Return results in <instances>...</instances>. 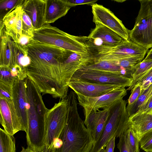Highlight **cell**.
<instances>
[{
  "mask_svg": "<svg viewBox=\"0 0 152 152\" xmlns=\"http://www.w3.org/2000/svg\"><path fill=\"white\" fill-rule=\"evenodd\" d=\"M145 60H152V48L147 53V55L144 59Z\"/></svg>",
  "mask_w": 152,
  "mask_h": 152,
  "instance_id": "obj_41",
  "label": "cell"
},
{
  "mask_svg": "<svg viewBox=\"0 0 152 152\" xmlns=\"http://www.w3.org/2000/svg\"><path fill=\"white\" fill-rule=\"evenodd\" d=\"M152 67V60L144 59L136 66L135 71L132 75V82L127 90H131L143 75Z\"/></svg>",
  "mask_w": 152,
  "mask_h": 152,
  "instance_id": "obj_22",
  "label": "cell"
},
{
  "mask_svg": "<svg viewBox=\"0 0 152 152\" xmlns=\"http://www.w3.org/2000/svg\"><path fill=\"white\" fill-rule=\"evenodd\" d=\"M63 145V142L59 138L56 139L54 141L52 146L54 150L59 149Z\"/></svg>",
  "mask_w": 152,
  "mask_h": 152,
  "instance_id": "obj_39",
  "label": "cell"
},
{
  "mask_svg": "<svg viewBox=\"0 0 152 152\" xmlns=\"http://www.w3.org/2000/svg\"><path fill=\"white\" fill-rule=\"evenodd\" d=\"M129 39L145 48H152V15L136 18L134 28L129 30Z\"/></svg>",
  "mask_w": 152,
  "mask_h": 152,
  "instance_id": "obj_15",
  "label": "cell"
},
{
  "mask_svg": "<svg viewBox=\"0 0 152 152\" xmlns=\"http://www.w3.org/2000/svg\"><path fill=\"white\" fill-rule=\"evenodd\" d=\"M0 123L8 134L14 135L20 131H25L13 99L0 96Z\"/></svg>",
  "mask_w": 152,
  "mask_h": 152,
  "instance_id": "obj_12",
  "label": "cell"
},
{
  "mask_svg": "<svg viewBox=\"0 0 152 152\" xmlns=\"http://www.w3.org/2000/svg\"><path fill=\"white\" fill-rule=\"evenodd\" d=\"M91 60L89 55L65 50L62 62L63 79L67 90H68V84L73 75L82 66L89 64Z\"/></svg>",
  "mask_w": 152,
  "mask_h": 152,
  "instance_id": "obj_13",
  "label": "cell"
},
{
  "mask_svg": "<svg viewBox=\"0 0 152 152\" xmlns=\"http://www.w3.org/2000/svg\"><path fill=\"white\" fill-rule=\"evenodd\" d=\"M129 145L134 152H140V140L135 132L130 127L126 131Z\"/></svg>",
  "mask_w": 152,
  "mask_h": 152,
  "instance_id": "obj_29",
  "label": "cell"
},
{
  "mask_svg": "<svg viewBox=\"0 0 152 152\" xmlns=\"http://www.w3.org/2000/svg\"><path fill=\"white\" fill-rule=\"evenodd\" d=\"M13 87L0 82V96L7 99H13Z\"/></svg>",
  "mask_w": 152,
  "mask_h": 152,
  "instance_id": "obj_35",
  "label": "cell"
},
{
  "mask_svg": "<svg viewBox=\"0 0 152 152\" xmlns=\"http://www.w3.org/2000/svg\"><path fill=\"white\" fill-rule=\"evenodd\" d=\"M140 147L145 152H152V129L142 136L140 140Z\"/></svg>",
  "mask_w": 152,
  "mask_h": 152,
  "instance_id": "obj_30",
  "label": "cell"
},
{
  "mask_svg": "<svg viewBox=\"0 0 152 152\" xmlns=\"http://www.w3.org/2000/svg\"><path fill=\"white\" fill-rule=\"evenodd\" d=\"M30 149L28 147L25 148L24 147H22V150L20 152H29Z\"/></svg>",
  "mask_w": 152,
  "mask_h": 152,
  "instance_id": "obj_42",
  "label": "cell"
},
{
  "mask_svg": "<svg viewBox=\"0 0 152 152\" xmlns=\"http://www.w3.org/2000/svg\"><path fill=\"white\" fill-rule=\"evenodd\" d=\"M137 84L141 86L142 91L147 89L152 84V67L143 75Z\"/></svg>",
  "mask_w": 152,
  "mask_h": 152,
  "instance_id": "obj_32",
  "label": "cell"
},
{
  "mask_svg": "<svg viewBox=\"0 0 152 152\" xmlns=\"http://www.w3.org/2000/svg\"><path fill=\"white\" fill-rule=\"evenodd\" d=\"M34 28L29 16L23 11L22 14V34L33 37Z\"/></svg>",
  "mask_w": 152,
  "mask_h": 152,
  "instance_id": "obj_28",
  "label": "cell"
},
{
  "mask_svg": "<svg viewBox=\"0 0 152 152\" xmlns=\"http://www.w3.org/2000/svg\"><path fill=\"white\" fill-rule=\"evenodd\" d=\"M67 101L66 98L48 109L45 118V145L51 147L56 138H59L66 122Z\"/></svg>",
  "mask_w": 152,
  "mask_h": 152,
  "instance_id": "obj_6",
  "label": "cell"
},
{
  "mask_svg": "<svg viewBox=\"0 0 152 152\" xmlns=\"http://www.w3.org/2000/svg\"><path fill=\"white\" fill-rule=\"evenodd\" d=\"M106 146L103 147L99 152H106L105 148Z\"/></svg>",
  "mask_w": 152,
  "mask_h": 152,
  "instance_id": "obj_43",
  "label": "cell"
},
{
  "mask_svg": "<svg viewBox=\"0 0 152 152\" xmlns=\"http://www.w3.org/2000/svg\"><path fill=\"white\" fill-rule=\"evenodd\" d=\"M116 137H112L109 140L106 145V152H113L115 147V140Z\"/></svg>",
  "mask_w": 152,
  "mask_h": 152,
  "instance_id": "obj_38",
  "label": "cell"
},
{
  "mask_svg": "<svg viewBox=\"0 0 152 152\" xmlns=\"http://www.w3.org/2000/svg\"><path fill=\"white\" fill-rule=\"evenodd\" d=\"M131 127L136 134L139 140L145 133L152 129V111L135 114L129 117Z\"/></svg>",
  "mask_w": 152,
  "mask_h": 152,
  "instance_id": "obj_20",
  "label": "cell"
},
{
  "mask_svg": "<svg viewBox=\"0 0 152 152\" xmlns=\"http://www.w3.org/2000/svg\"><path fill=\"white\" fill-rule=\"evenodd\" d=\"M13 97L16 109L26 133L28 125V103L24 80H18L14 85Z\"/></svg>",
  "mask_w": 152,
  "mask_h": 152,
  "instance_id": "obj_18",
  "label": "cell"
},
{
  "mask_svg": "<svg viewBox=\"0 0 152 152\" xmlns=\"http://www.w3.org/2000/svg\"><path fill=\"white\" fill-rule=\"evenodd\" d=\"M23 0H0V10L1 16L2 15V19L4 17L10 10L20 4Z\"/></svg>",
  "mask_w": 152,
  "mask_h": 152,
  "instance_id": "obj_27",
  "label": "cell"
},
{
  "mask_svg": "<svg viewBox=\"0 0 152 152\" xmlns=\"http://www.w3.org/2000/svg\"><path fill=\"white\" fill-rule=\"evenodd\" d=\"M148 50L131 41L124 40L116 47L100 50L92 57L94 60H103L145 56L148 51Z\"/></svg>",
  "mask_w": 152,
  "mask_h": 152,
  "instance_id": "obj_10",
  "label": "cell"
},
{
  "mask_svg": "<svg viewBox=\"0 0 152 152\" xmlns=\"http://www.w3.org/2000/svg\"><path fill=\"white\" fill-rule=\"evenodd\" d=\"M29 152H39L34 151L30 149Z\"/></svg>",
  "mask_w": 152,
  "mask_h": 152,
  "instance_id": "obj_45",
  "label": "cell"
},
{
  "mask_svg": "<svg viewBox=\"0 0 152 152\" xmlns=\"http://www.w3.org/2000/svg\"><path fill=\"white\" fill-rule=\"evenodd\" d=\"M110 112V109L100 110L95 126L91 132L92 135L94 140V143L98 140L104 129L109 116Z\"/></svg>",
  "mask_w": 152,
  "mask_h": 152,
  "instance_id": "obj_24",
  "label": "cell"
},
{
  "mask_svg": "<svg viewBox=\"0 0 152 152\" xmlns=\"http://www.w3.org/2000/svg\"><path fill=\"white\" fill-rule=\"evenodd\" d=\"M26 47L30 59L26 69L27 77L43 95L65 98L68 92L63 79L62 62L65 50L33 39Z\"/></svg>",
  "mask_w": 152,
  "mask_h": 152,
  "instance_id": "obj_1",
  "label": "cell"
},
{
  "mask_svg": "<svg viewBox=\"0 0 152 152\" xmlns=\"http://www.w3.org/2000/svg\"><path fill=\"white\" fill-rule=\"evenodd\" d=\"M67 6L70 7L83 4L92 5L97 1L96 0H61Z\"/></svg>",
  "mask_w": 152,
  "mask_h": 152,
  "instance_id": "obj_36",
  "label": "cell"
},
{
  "mask_svg": "<svg viewBox=\"0 0 152 152\" xmlns=\"http://www.w3.org/2000/svg\"><path fill=\"white\" fill-rule=\"evenodd\" d=\"M127 104V102L123 99L110 108V114L104 129L89 152H99L112 137H119L130 127Z\"/></svg>",
  "mask_w": 152,
  "mask_h": 152,
  "instance_id": "obj_5",
  "label": "cell"
},
{
  "mask_svg": "<svg viewBox=\"0 0 152 152\" xmlns=\"http://www.w3.org/2000/svg\"><path fill=\"white\" fill-rule=\"evenodd\" d=\"M68 86L75 93L91 97H98L124 88L118 85L100 84L76 79H71Z\"/></svg>",
  "mask_w": 152,
  "mask_h": 152,
  "instance_id": "obj_14",
  "label": "cell"
},
{
  "mask_svg": "<svg viewBox=\"0 0 152 152\" xmlns=\"http://www.w3.org/2000/svg\"><path fill=\"white\" fill-rule=\"evenodd\" d=\"M40 152H55V151L52 146L48 148L45 145L43 150Z\"/></svg>",
  "mask_w": 152,
  "mask_h": 152,
  "instance_id": "obj_40",
  "label": "cell"
},
{
  "mask_svg": "<svg viewBox=\"0 0 152 152\" xmlns=\"http://www.w3.org/2000/svg\"><path fill=\"white\" fill-rule=\"evenodd\" d=\"M66 98L67 109L66 122L59 137L63 145L55 152H89L94 140L91 132L85 126L79 114L76 94L71 91Z\"/></svg>",
  "mask_w": 152,
  "mask_h": 152,
  "instance_id": "obj_2",
  "label": "cell"
},
{
  "mask_svg": "<svg viewBox=\"0 0 152 152\" xmlns=\"http://www.w3.org/2000/svg\"><path fill=\"white\" fill-rule=\"evenodd\" d=\"M0 66L11 68L17 65L15 41L5 32L0 23Z\"/></svg>",
  "mask_w": 152,
  "mask_h": 152,
  "instance_id": "obj_17",
  "label": "cell"
},
{
  "mask_svg": "<svg viewBox=\"0 0 152 152\" xmlns=\"http://www.w3.org/2000/svg\"><path fill=\"white\" fill-rule=\"evenodd\" d=\"M15 42L16 47L17 65L26 74V68L30 62L27 47L22 46L17 42Z\"/></svg>",
  "mask_w": 152,
  "mask_h": 152,
  "instance_id": "obj_25",
  "label": "cell"
},
{
  "mask_svg": "<svg viewBox=\"0 0 152 152\" xmlns=\"http://www.w3.org/2000/svg\"><path fill=\"white\" fill-rule=\"evenodd\" d=\"M140 7L138 15V18L152 15V0H139Z\"/></svg>",
  "mask_w": 152,
  "mask_h": 152,
  "instance_id": "obj_31",
  "label": "cell"
},
{
  "mask_svg": "<svg viewBox=\"0 0 152 152\" xmlns=\"http://www.w3.org/2000/svg\"><path fill=\"white\" fill-rule=\"evenodd\" d=\"M79 104L83 108L85 119L93 111L100 109H109L115 104L123 99L127 94L125 88H121L109 93L98 97H91L75 93Z\"/></svg>",
  "mask_w": 152,
  "mask_h": 152,
  "instance_id": "obj_8",
  "label": "cell"
},
{
  "mask_svg": "<svg viewBox=\"0 0 152 152\" xmlns=\"http://www.w3.org/2000/svg\"><path fill=\"white\" fill-rule=\"evenodd\" d=\"M115 1H116L117 2H124L125 1V0H114Z\"/></svg>",
  "mask_w": 152,
  "mask_h": 152,
  "instance_id": "obj_44",
  "label": "cell"
},
{
  "mask_svg": "<svg viewBox=\"0 0 152 152\" xmlns=\"http://www.w3.org/2000/svg\"><path fill=\"white\" fill-rule=\"evenodd\" d=\"M124 40L113 31L101 24L96 23L88 36L86 37L85 43L88 51L92 53L116 47Z\"/></svg>",
  "mask_w": 152,
  "mask_h": 152,
  "instance_id": "obj_7",
  "label": "cell"
},
{
  "mask_svg": "<svg viewBox=\"0 0 152 152\" xmlns=\"http://www.w3.org/2000/svg\"><path fill=\"white\" fill-rule=\"evenodd\" d=\"M47 0H23L21 4L23 11L30 18L34 30L45 24Z\"/></svg>",
  "mask_w": 152,
  "mask_h": 152,
  "instance_id": "obj_19",
  "label": "cell"
},
{
  "mask_svg": "<svg viewBox=\"0 0 152 152\" xmlns=\"http://www.w3.org/2000/svg\"><path fill=\"white\" fill-rule=\"evenodd\" d=\"M83 37L71 35L50 24H45L41 28L34 30L33 38L34 40L65 50L89 55Z\"/></svg>",
  "mask_w": 152,
  "mask_h": 152,
  "instance_id": "obj_4",
  "label": "cell"
},
{
  "mask_svg": "<svg viewBox=\"0 0 152 152\" xmlns=\"http://www.w3.org/2000/svg\"><path fill=\"white\" fill-rule=\"evenodd\" d=\"M71 79L100 84L118 85L124 88L130 86L132 82L131 78L108 72L82 68L77 70Z\"/></svg>",
  "mask_w": 152,
  "mask_h": 152,
  "instance_id": "obj_9",
  "label": "cell"
},
{
  "mask_svg": "<svg viewBox=\"0 0 152 152\" xmlns=\"http://www.w3.org/2000/svg\"><path fill=\"white\" fill-rule=\"evenodd\" d=\"M24 81L28 103L27 143L30 147L39 148L45 145V118L48 109L37 85L28 77Z\"/></svg>",
  "mask_w": 152,
  "mask_h": 152,
  "instance_id": "obj_3",
  "label": "cell"
},
{
  "mask_svg": "<svg viewBox=\"0 0 152 152\" xmlns=\"http://www.w3.org/2000/svg\"><path fill=\"white\" fill-rule=\"evenodd\" d=\"M119 137L117 146L120 152H134L129 145L126 131Z\"/></svg>",
  "mask_w": 152,
  "mask_h": 152,
  "instance_id": "obj_33",
  "label": "cell"
},
{
  "mask_svg": "<svg viewBox=\"0 0 152 152\" xmlns=\"http://www.w3.org/2000/svg\"><path fill=\"white\" fill-rule=\"evenodd\" d=\"M33 40L32 37L22 34L18 39V42L20 45L23 47H26Z\"/></svg>",
  "mask_w": 152,
  "mask_h": 152,
  "instance_id": "obj_37",
  "label": "cell"
},
{
  "mask_svg": "<svg viewBox=\"0 0 152 152\" xmlns=\"http://www.w3.org/2000/svg\"><path fill=\"white\" fill-rule=\"evenodd\" d=\"M93 21L95 24H101L113 31L124 40H129V30L109 9L95 3L91 5Z\"/></svg>",
  "mask_w": 152,
  "mask_h": 152,
  "instance_id": "obj_11",
  "label": "cell"
},
{
  "mask_svg": "<svg viewBox=\"0 0 152 152\" xmlns=\"http://www.w3.org/2000/svg\"><path fill=\"white\" fill-rule=\"evenodd\" d=\"M0 82L13 87L20 80L12 75L9 67L0 66Z\"/></svg>",
  "mask_w": 152,
  "mask_h": 152,
  "instance_id": "obj_26",
  "label": "cell"
},
{
  "mask_svg": "<svg viewBox=\"0 0 152 152\" xmlns=\"http://www.w3.org/2000/svg\"><path fill=\"white\" fill-rule=\"evenodd\" d=\"M131 94L128 99L127 106L133 104L138 99L142 92V88L140 85L136 84L131 90Z\"/></svg>",
  "mask_w": 152,
  "mask_h": 152,
  "instance_id": "obj_34",
  "label": "cell"
},
{
  "mask_svg": "<svg viewBox=\"0 0 152 152\" xmlns=\"http://www.w3.org/2000/svg\"><path fill=\"white\" fill-rule=\"evenodd\" d=\"M23 1L14 7L0 20L6 33L15 42L22 34V14L21 4Z\"/></svg>",
  "mask_w": 152,
  "mask_h": 152,
  "instance_id": "obj_16",
  "label": "cell"
},
{
  "mask_svg": "<svg viewBox=\"0 0 152 152\" xmlns=\"http://www.w3.org/2000/svg\"><path fill=\"white\" fill-rule=\"evenodd\" d=\"M70 8L61 0H47L45 24L53 23L64 16Z\"/></svg>",
  "mask_w": 152,
  "mask_h": 152,
  "instance_id": "obj_21",
  "label": "cell"
},
{
  "mask_svg": "<svg viewBox=\"0 0 152 152\" xmlns=\"http://www.w3.org/2000/svg\"><path fill=\"white\" fill-rule=\"evenodd\" d=\"M0 152H16L14 137L1 128H0Z\"/></svg>",
  "mask_w": 152,
  "mask_h": 152,
  "instance_id": "obj_23",
  "label": "cell"
}]
</instances>
